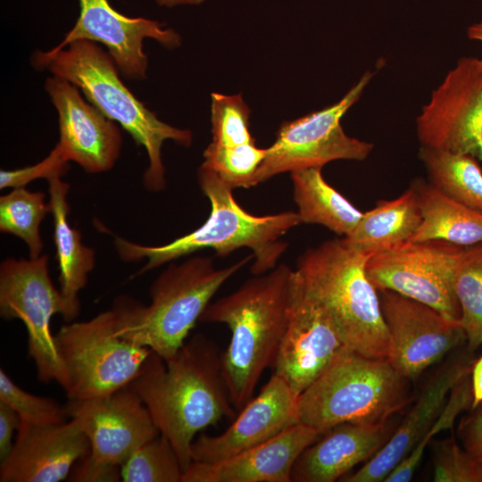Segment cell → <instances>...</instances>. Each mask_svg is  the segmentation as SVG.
Listing matches in <instances>:
<instances>
[{"label": "cell", "mask_w": 482, "mask_h": 482, "mask_svg": "<svg viewBox=\"0 0 482 482\" xmlns=\"http://www.w3.org/2000/svg\"><path fill=\"white\" fill-rule=\"evenodd\" d=\"M129 386L171 444L183 471L192 462L196 434L237 416L223 374L222 353L202 334L186 340L166 361L152 352Z\"/></svg>", "instance_id": "cell-1"}, {"label": "cell", "mask_w": 482, "mask_h": 482, "mask_svg": "<svg viewBox=\"0 0 482 482\" xmlns=\"http://www.w3.org/2000/svg\"><path fill=\"white\" fill-rule=\"evenodd\" d=\"M255 276L210 303L199 320L224 323L230 330L222 365L237 411L253 398L260 378L273 364L288 322L295 270L281 263Z\"/></svg>", "instance_id": "cell-2"}, {"label": "cell", "mask_w": 482, "mask_h": 482, "mask_svg": "<svg viewBox=\"0 0 482 482\" xmlns=\"http://www.w3.org/2000/svg\"><path fill=\"white\" fill-rule=\"evenodd\" d=\"M197 179L211 204L208 219L197 229L159 246L115 237L114 245L122 261L129 262L146 259L133 277L205 248H212L218 256L223 257L237 249L247 247L252 250L254 259L252 273L261 275L273 270L287 246L281 237L302 223L298 213L284 212L253 215L236 202L233 189L209 168L201 164Z\"/></svg>", "instance_id": "cell-3"}, {"label": "cell", "mask_w": 482, "mask_h": 482, "mask_svg": "<svg viewBox=\"0 0 482 482\" xmlns=\"http://www.w3.org/2000/svg\"><path fill=\"white\" fill-rule=\"evenodd\" d=\"M30 62L36 70L47 71L79 87L87 101L118 122L137 145L143 146L149 162L143 184L150 192L163 190L166 181L162 145L172 140L185 147L190 146L193 139L190 130L159 120L124 85L112 58L95 42L77 40L62 49L36 50Z\"/></svg>", "instance_id": "cell-4"}, {"label": "cell", "mask_w": 482, "mask_h": 482, "mask_svg": "<svg viewBox=\"0 0 482 482\" xmlns=\"http://www.w3.org/2000/svg\"><path fill=\"white\" fill-rule=\"evenodd\" d=\"M252 259L253 254L221 269L208 256L170 262L152 283L148 305L127 295L115 300L112 309L115 333L148 347L164 361L170 359L186 342L219 288Z\"/></svg>", "instance_id": "cell-5"}, {"label": "cell", "mask_w": 482, "mask_h": 482, "mask_svg": "<svg viewBox=\"0 0 482 482\" xmlns=\"http://www.w3.org/2000/svg\"><path fill=\"white\" fill-rule=\"evenodd\" d=\"M369 257L334 238L307 249L295 270L344 346L369 357H388L391 342L378 292L366 273Z\"/></svg>", "instance_id": "cell-6"}, {"label": "cell", "mask_w": 482, "mask_h": 482, "mask_svg": "<svg viewBox=\"0 0 482 482\" xmlns=\"http://www.w3.org/2000/svg\"><path fill=\"white\" fill-rule=\"evenodd\" d=\"M409 379L387 357H369L343 346L298 397V422L320 434L344 423L388 420L411 401Z\"/></svg>", "instance_id": "cell-7"}, {"label": "cell", "mask_w": 482, "mask_h": 482, "mask_svg": "<svg viewBox=\"0 0 482 482\" xmlns=\"http://www.w3.org/2000/svg\"><path fill=\"white\" fill-rule=\"evenodd\" d=\"M54 342L68 378V400L100 397L129 386L153 352L115 333L112 310L67 322Z\"/></svg>", "instance_id": "cell-8"}, {"label": "cell", "mask_w": 482, "mask_h": 482, "mask_svg": "<svg viewBox=\"0 0 482 482\" xmlns=\"http://www.w3.org/2000/svg\"><path fill=\"white\" fill-rule=\"evenodd\" d=\"M372 75L366 71L337 103L284 122L257 170L258 184L280 173L321 168L336 160H365L373 145L349 137L341 119L359 100Z\"/></svg>", "instance_id": "cell-9"}, {"label": "cell", "mask_w": 482, "mask_h": 482, "mask_svg": "<svg viewBox=\"0 0 482 482\" xmlns=\"http://www.w3.org/2000/svg\"><path fill=\"white\" fill-rule=\"evenodd\" d=\"M48 255L17 260L9 258L0 265V315L20 320L28 332V352L34 361L37 378L44 383L55 381L64 391L68 378L58 354L50 322L62 315L60 293L49 275Z\"/></svg>", "instance_id": "cell-10"}, {"label": "cell", "mask_w": 482, "mask_h": 482, "mask_svg": "<svg viewBox=\"0 0 482 482\" xmlns=\"http://www.w3.org/2000/svg\"><path fill=\"white\" fill-rule=\"evenodd\" d=\"M463 247L443 240L407 241L370 255L366 273L377 290L396 292L460 321L453 276Z\"/></svg>", "instance_id": "cell-11"}, {"label": "cell", "mask_w": 482, "mask_h": 482, "mask_svg": "<svg viewBox=\"0 0 482 482\" xmlns=\"http://www.w3.org/2000/svg\"><path fill=\"white\" fill-rule=\"evenodd\" d=\"M420 145L482 162V59L462 57L417 117Z\"/></svg>", "instance_id": "cell-12"}, {"label": "cell", "mask_w": 482, "mask_h": 482, "mask_svg": "<svg viewBox=\"0 0 482 482\" xmlns=\"http://www.w3.org/2000/svg\"><path fill=\"white\" fill-rule=\"evenodd\" d=\"M391 342L387 357L403 377L416 379L453 350L467 343L460 321L396 292L378 290Z\"/></svg>", "instance_id": "cell-13"}, {"label": "cell", "mask_w": 482, "mask_h": 482, "mask_svg": "<svg viewBox=\"0 0 482 482\" xmlns=\"http://www.w3.org/2000/svg\"><path fill=\"white\" fill-rule=\"evenodd\" d=\"M67 416L87 436L94 461L122 466L145 443L160 435L147 407L130 386L86 400H69Z\"/></svg>", "instance_id": "cell-14"}, {"label": "cell", "mask_w": 482, "mask_h": 482, "mask_svg": "<svg viewBox=\"0 0 482 482\" xmlns=\"http://www.w3.org/2000/svg\"><path fill=\"white\" fill-rule=\"evenodd\" d=\"M343 346L326 312L305 291L295 270L288 322L271 366L272 374L300 395Z\"/></svg>", "instance_id": "cell-15"}, {"label": "cell", "mask_w": 482, "mask_h": 482, "mask_svg": "<svg viewBox=\"0 0 482 482\" xmlns=\"http://www.w3.org/2000/svg\"><path fill=\"white\" fill-rule=\"evenodd\" d=\"M79 15L73 28L55 46L65 47L77 40L98 42L107 48L118 70L129 79H145L148 60L143 50L145 38L173 49L180 36L172 29L145 18H129L113 9L108 0H79Z\"/></svg>", "instance_id": "cell-16"}, {"label": "cell", "mask_w": 482, "mask_h": 482, "mask_svg": "<svg viewBox=\"0 0 482 482\" xmlns=\"http://www.w3.org/2000/svg\"><path fill=\"white\" fill-rule=\"evenodd\" d=\"M45 89L58 114L57 145L65 158L87 173L111 170L121 149V135L115 121L85 100L79 87L63 78L48 77Z\"/></svg>", "instance_id": "cell-17"}, {"label": "cell", "mask_w": 482, "mask_h": 482, "mask_svg": "<svg viewBox=\"0 0 482 482\" xmlns=\"http://www.w3.org/2000/svg\"><path fill=\"white\" fill-rule=\"evenodd\" d=\"M298 397L284 379L272 374L224 432L202 434L194 440L192 461L217 462L275 437L298 423Z\"/></svg>", "instance_id": "cell-18"}, {"label": "cell", "mask_w": 482, "mask_h": 482, "mask_svg": "<svg viewBox=\"0 0 482 482\" xmlns=\"http://www.w3.org/2000/svg\"><path fill=\"white\" fill-rule=\"evenodd\" d=\"M89 450V441L74 420L61 424L21 420L12 451L1 461L0 481H62Z\"/></svg>", "instance_id": "cell-19"}, {"label": "cell", "mask_w": 482, "mask_h": 482, "mask_svg": "<svg viewBox=\"0 0 482 482\" xmlns=\"http://www.w3.org/2000/svg\"><path fill=\"white\" fill-rule=\"evenodd\" d=\"M470 348L448 360L427 383L414 405L385 445L343 482L385 481L395 467L411 451L439 417L453 387L470 374L474 363Z\"/></svg>", "instance_id": "cell-20"}, {"label": "cell", "mask_w": 482, "mask_h": 482, "mask_svg": "<svg viewBox=\"0 0 482 482\" xmlns=\"http://www.w3.org/2000/svg\"><path fill=\"white\" fill-rule=\"evenodd\" d=\"M320 435L307 425L295 423L228 459L212 463L192 461L181 482H292L297 458Z\"/></svg>", "instance_id": "cell-21"}, {"label": "cell", "mask_w": 482, "mask_h": 482, "mask_svg": "<svg viewBox=\"0 0 482 482\" xmlns=\"http://www.w3.org/2000/svg\"><path fill=\"white\" fill-rule=\"evenodd\" d=\"M394 431L389 420L378 423L336 425L299 455L292 470V482L340 480L353 467L371 459Z\"/></svg>", "instance_id": "cell-22"}, {"label": "cell", "mask_w": 482, "mask_h": 482, "mask_svg": "<svg viewBox=\"0 0 482 482\" xmlns=\"http://www.w3.org/2000/svg\"><path fill=\"white\" fill-rule=\"evenodd\" d=\"M48 181L49 204L54 222V242L59 265L62 318L71 322L79 313V293L85 287L96 265V253L82 242L80 232L70 225L67 195L70 186L61 177Z\"/></svg>", "instance_id": "cell-23"}, {"label": "cell", "mask_w": 482, "mask_h": 482, "mask_svg": "<svg viewBox=\"0 0 482 482\" xmlns=\"http://www.w3.org/2000/svg\"><path fill=\"white\" fill-rule=\"evenodd\" d=\"M417 193L421 222L409 241L443 240L460 246L482 243V212L446 195L421 179Z\"/></svg>", "instance_id": "cell-24"}, {"label": "cell", "mask_w": 482, "mask_h": 482, "mask_svg": "<svg viewBox=\"0 0 482 482\" xmlns=\"http://www.w3.org/2000/svg\"><path fill=\"white\" fill-rule=\"evenodd\" d=\"M420 222L417 193L411 186L399 197L380 201L375 208L363 212L353 230L342 239L353 248L371 255L409 241Z\"/></svg>", "instance_id": "cell-25"}, {"label": "cell", "mask_w": 482, "mask_h": 482, "mask_svg": "<svg viewBox=\"0 0 482 482\" xmlns=\"http://www.w3.org/2000/svg\"><path fill=\"white\" fill-rule=\"evenodd\" d=\"M294 200L301 222L320 224L339 236H348L362 216L323 179L321 168L291 172Z\"/></svg>", "instance_id": "cell-26"}, {"label": "cell", "mask_w": 482, "mask_h": 482, "mask_svg": "<svg viewBox=\"0 0 482 482\" xmlns=\"http://www.w3.org/2000/svg\"><path fill=\"white\" fill-rule=\"evenodd\" d=\"M419 156L435 187L482 212V170L476 158L422 145Z\"/></svg>", "instance_id": "cell-27"}, {"label": "cell", "mask_w": 482, "mask_h": 482, "mask_svg": "<svg viewBox=\"0 0 482 482\" xmlns=\"http://www.w3.org/2000/svg\"><path fill=\"white\" fill-rule=\"evenodd\" d=\"M453 286L467 345L475 350L482 345V243L462 248L455 263Z\"/></svg>", "instance_id": "cell-28"}, {"label": "cell", "mask_w": 482, "mask_h": 482, "mask_svg": "<svg viewBox=\"0 0 482 482\" xmlns=\"http://www.w3.org/2000/svg\"><path fill=\"white\" fill-rule=\"evenodd\" d=\"M45 198V193L25 187L12 188L0 197V230L21 238L28 246L30 259L42 255L40 225L51 212Z\"/></svg>", "instance_id": "cell-29"}, {"label": "cell", "mask_w": 482, "mask_h": 482, "mask_svg": "<svg viewBox=\"0 0 482 482\" xmlns=\"http://www.w3.org/2000/svg\"><path fill=\"white\" fill-rule=\"evenodd\" d=\"M268 149L254 142L236 146H222L212 142L204 151L203 165L212 170L232 189L258 184L256 173Z\"/></svg>", "instance_id": "cell-30"}, {"label": "cell", "mask_w": 482, "mask_h": 482, "mask_svg": "<svg viewBox=\"0 0 482 482\" xmlns=\"http://www.w3.org/2000/svg\"><path fill=\"white\" fill-rule=\"evenodd\" d=\"M120 468L125 482H181L184 473L174 448L161 434L137 448Z\"/></svg>", "instance_id": "cell-31"}, {"label": "cell", "mask_w": 482, "mask_h": 482, "mask_svg": "<svg viewBox=\"0 0 482 482\" xmlns=\"http://www.w3.org/2000/svg\"><path fill=\"white\" fill-rule=\"evenodd\" d=\"M473 394L470 373L462 378L451 390L439 417L411 451L395 467L385 482H408L411 479L425 452L426 446L437 433L452 428L456 417L471 407Z\"/></svg>", "instance_id": "cell-32"}, {"label": "cell", "mask_w": 482, "mask_h": 482, "mask_svg": "<svg viewBox=\"0 0 482 482\" xmlns=\"http://www.w3.org/2000/svg\"><path fill=\"white\" fill-rule=\"evenodd\" d=\"M250 109L241 95L212 94V142L236 146L254 142L249 129Z\"/></svg>", "instance_id": "cell-33"}, {"label": "cell", "mask_w": 482, "mask_h": 482, "mask_svg": "<svg viewBox=\"0 0 482 482\" xmlns=\"http://www.w3.org/2000/svg\"><path fill=\"white\" fill-rule=\"evenodd\" d=\"M0 402L12 407L21 420L34 424H61L66 421L65 406L49 397L30 394L0 370Z\"/></svg>", "instance_id": "cell-34"}, {"label": "cell", "mask_w": 482, "mask_h": 482, "mask_svg": "<svg viewBox=\"0 0 482 482\" xmlns=\"http://www.w3.org/2000/svg\"><path fill=\"white\" fill-rule=\"evenodd\" d=\"M433 480L482 482V470L472 456L451 438L433 445Z\"/></svg>", "instance_id": "cell-35"}, {"label": "cell", "mask_w": 482, "mask_h": 482, "mask_svg": "<svg viewBox=\"0 0 482 482\" xmlns=\"http://www.w3.org/2000/svg\"><path fill=\"white\" fill-rule=\"evenodd\" d=\"M70 162L63 155L61 148L56 146L40 162L16 170H1L0 188L25 187L27 184L37 179L46 180L54 177H62L69 170Z\"/></svg>", "instance_id": "cell-36"}, {"label": "cell", "mask_w": 482, "mask_h": 482, "mask_svg": "<svg viewBox=\"0 0 482 482\" xmlns=\"http://www.w3.org/2000/svg\"><path fill=\"white\" fill-rule=\"evenodd\" d=\"M120 467L96 461L87 454L71 470L68 478L73 482H117L121 480Z\"/></svg>", "instance_id": "cell-37"}, {"label": "cell", "mask_w": 482, "mask_h": 482, "mask_svg": "<svg viewBox=\"0 0 482 482\" xmlns=\"http://www.w3.org/2000/svg\"><path fill=\"white\" fill-rule=\"evenodd\" d=\"M472 411L470 415L462 420L460 436L464 449L482 470V407L478 406Z\"/></svg>", "instance_id": "cell-38"}, {"label": "cell", "mask_w": 482, "mask_h": 482, "mask_svg": "<svg viewBox=\"0 0 482 482\" xmlns=\"http://www.w3.org/2000/svg\"><path fill=\"white\" fill-rule=\"evenodd\" d=\"M21 424L19 414L6 403L0 402V461H4L13 446L14 431Z\"/></svg>", "instance_id": "cell-39"}, {"label": "cell", "mask_w": 482, "mask_h": 482, "mask_svg": "<svg viewBox=\"0 0 482 482\" xmlns=\"http://www.w3.org/2000/svg\"><path fill=\"white\" fill-rule=\"evenodd\" d=\"M470 381L473 394L471 409H475L482 404V355L473 363Z\"/></svg>", "instance_id": "cell-40"}, {"label": "cell", "mask_w": 482, "mask_h": 482, "mask_svg": "<svg viewBox=\"0 0 482 482\" xmlns=\"http://www.w3.org/2000/svg\"><path fill=\"white\" fill-rule=\"evenodd\" d=\"M205 0H155V2L165 7H174L177 5H197L204 3Z\"/></svg>", "instance_id": "cell-41"}, {"label": "cell", "mask_w": 482, "mask_h": 482, "mask_svg": "<svg viewBox=\"0 0 482 482\" xmlns=\"http://www.w3.org/2000/svg\"><path fill=\"white\" fill-rule=\"evenodd\" d=\"M468 37L471 40L482 42V20L468 28Z\"/></svg>", "instance_id": "cell-42"}]
</instances>
